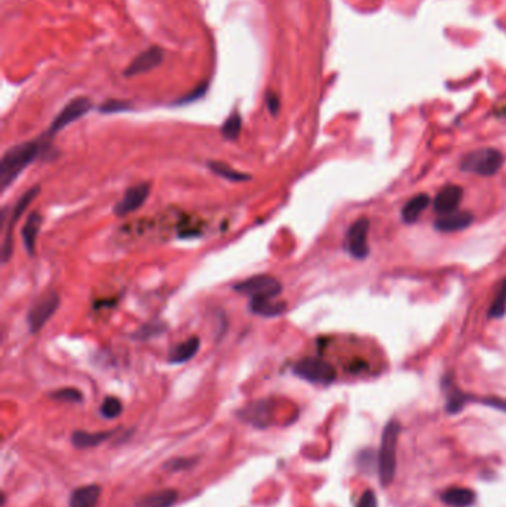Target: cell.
I'll list each match as a JSON object with an SVG mask.
<instances>
[{"label": "cell", "mask_w": 506, "mask_h": 507, "mask_svg": "<svg viewBox=\"0 0 506 507\" xmlns=\"http://www.w3.org/2000/svg\"><path fill=\"white\" fill-rule=\"evenodd\" d=\"M50 396L55 401H61V402H73V403H78V402H82L83 396L82 393L78 390V389H73V387H64V389H58L52 392Z\"/></svg>", "instance_id": "27"}, {"label": "cell", "mask_w": 506, "mask_h": 507, "mask_svg": "<svg viewBox=\"0 0 506 507\" xmlns=\"http://www.w3.org/2000/svg\"><path fill=\"white\" fill-rule=\"evenodd\" d=\"M207 89H208V82H202V83H199L198 87H196L192 92L186 93L184 97H182L180 100H177V101L174 102V104H180V106H183V104H189V102H193V101H196V100L202 98V97L205 95V92H207Z\"/></svg>", "instance_id": "30"}, {"label": "cell", "mask_w": 506, "mask_h": 507, "mask_svg": "<svg viewBox=\"0 0 506 507\" xmlns=\"http://www.w3.org/2000/svg\"><path fill=\"white\" fill-rule=\"evenodd\" d=\"M42 221L43 220H42L41 212L34 211L29 215V217H27V220L24 223L21 236H23L24 248H25L27 254H29L30 257L34 256L36 242H37V238H39V233H41V229H42Z\"/></svg>", "instance_id": "14"}, {"label": "cell", "mask_w": 506, "mask_h": 507, "mask_svg": "<svg viewBox=\"0 0 506 507\" xmlns=\"http://www.w3.org/2000/svg\"><path fill=\"white\" fill-rule=\"evenodd\" d=\"M150 194V184L140 183L137 185L129 187V189L122 196V199L115 205L113 212L118 217H125V215L135 212L146 203Z\"/></svg>", "instance_id": "10"}, {"label": "cell", "mask_w": 506, "mask_h": 507, "mask_svg": "<svg viewBox=\"0 0 506 507\" xmlns=\"http://www.w3.org/2000/svg\"><path fill=\"white\" fill-rule=\"evenodd\" d=\"M239 416L256 427H266L270 422V405L266 401H258L243 408Z\"/></svg>", "instance_id": "15"}, {"label": "cell", "mask_w": 506, "mask_h": 507, "mask_svg": "<svg viewBox=\"0 0 506 507\" xmlns=\"http://www.w3.org/2000/svg\"><path fill=\"white\" fill-rule=\"evenodd\" d=\"M100 412H101V416L107 420L118 418L122 414V402L115 396H109L102 401L101 407H100Z\"/></svg>", "instance_id": "26"}, {"label": "cell", "mask_w": 506, "mask_h": 507, "mask_svg": "<svg viewBox=\"0 0 506 507\" xmlns=\"http://www.w3.org/2000/svg\"><path fill=\"white\" fill-rule=\"evenodd\" d=\"M250 310L263 317H276L285 312L287 304L276 302V298H252L250 300Z\"/></svg>", "instance_id": "18"}, {"label": "cell", "mask_w": 506, "mask_h": 507, "mask_svg": "<svg viewBox=\"0 0 506 507\" xmlns=\"http://www.w3.org/2000/svg\"><path fill=\"white\" fill-rule=\"evenodd\" d=\"M111 435H113V431H96V433H89V431L76 430L72 435V442L79 449H87V448L98 447L100 444L104 442L106 439H109Z\"/></svg>", "instance_id": "21"}, {"label": "cell", "mask_w": 506, "mask_h": 507, "mask_svg": "<svg viewBox=\"0 0 506 507\" xmlns=\"http://www.w3.org/2000/svg\"><path fill=\"white\" fill-rule=\"evenodd\" d=\"M476 495L470 488L453 486L443 493L441 500L450 507H471L475 503Z\"/></svg>", "instance_id": "20"}, {"label": "cell", "mask_w": 506, "mask_h": 507, "mask_svg": "<svg viewBox=\"0 0 506 507\" xmlns=\"http://www.w3.org/2000/svg\"><path fill=\"white\" fill-rule=\"evenodd\" d=\"M164 56H165V51L162 48H159V46H152V48H148L147 51L137 55L135 60L128 65L124 74L126 78H133V76H138V74H143V73L153 70L162 64Z\"/></svg>", "instance_id": "11"}, {"label": "cell", "mask_w": 506, "mask_h": 507, "mask_svg": "<svg viewBox=\"0 0 506 507\" xmlns=\"http://www.w3.org/2000/svg\"><path fill=\"white\" fill-rule=\"evenodd\" d=\"M266 106H267V109H269L272 116H276L278 115V111L280 109V101H279V97L276 95L275 92H270L269 91L266 93Z\"/></svg>", "instance_id": "32"}, {"label": "cell", "mask_w": 506, "mask_h": 507, "mask_svg": "<svg viewBox=\"0 0 506 507\" xmlns=\"http://www.w3.org/2000/svg\"><path fill=\"white\" fill-rule=\"evenodd\" d=\"M179 500V493L171 488L148 493L135 503V507H171Z\"/></svg>", "instance_id": "17"}, {"label": "cell", "mask_w": 506, "mask_h": 507, "mask_svg": "<svg viewBox=\"0 0 506 507\" xmlns=\"http://www.w3.org/2000/svg\"><path fill=\"white\" fill-rule=\"evenodd\" d=\"M294 374L314 384H331L337 372L331 363L320 358H305L294 365Z\"/></svg>", "instance_id": "5"}, {"label": "cell", "mask_w": 506, "mask_h": 507, "mask_svg": "<svg viewBox=\"0 0 506 507\" xmlns=\"http://www.w3.org/2000/svg\"><path fill=\"white\" fill-rule=\"evenodd\" d=\"M241 129H242V117L238 111H233L232 115L224 120V124L221 126V135L229 141H236L241 135Z\"/></svg>", "instance_id": "24"}, {"label": "cell", "mask_w": 506, "mask_h": 507, "mask_svg": "<svg viewBox=\"0 0 506 507\" xmlns=\"http://www.w3.org/2000/svg\"><path fill=\"white\" fill-rule=\"evenodd\" d=\"M357 507H377V497L376 493L367 490L362 495L357 504Z\"/></svg>", "instance_id": "33"}, {"label": "cell", "mask_w": 506, "mask_h": 507, "mask_svg": "<svg viewBox=\"0 0 506 507\" xmlns=\"http://www.w3.org/2000/svg\"><path fill=\"white\" fill-rule=\"evenodd\" d=\"M101 495V486L91 484L76 488L70 495V507H97Z\"/></svg>", "instance_id": "16"}, {"label": "cell", "mask_w": 506, "mask_h": 507, "mask_svg": "<svg viewBox=\"0 0 506 507\" xmlns=\"http://www.w3.org/2000/svg\"><path fill=\"white\" fill-rule=\"evenodd\" d=\"M429 202H430L429 196L425 193H419L415 197H411V199L404 205V208H402L401 212L402 220L406 223H416L421 212L429 206Z\"/></svg>", "instance_id": "22"}, {"label": "cell", "mask_w": 506, "mask_h": 507, "mask_svg": "<svg viewBox=\"0 0 506 507\" xmlns=\"http://www.w3.org/2000/svg\"><path fill=\"white\" fill-rule=\"evenodd\" d=\"M368 230L370 221L368 218H360L355 221L346 234V249L352 257L362 260L368 256Z\"/></svg>", "instance_id": "9"}, {"label": "cell", "mask_w": 506, "mask_h": 507, "mask_svg": "<svg viewBox=\"0 0 506 507\" xmlns=\"http://www.w3.org/2000/svg\"><path fill=\"white\" fill-rule=\"evenodd\" d=\"M196 463H198V458H193V457H180V458H174V460H170V462L165 463V469H168V471L171 472H177V471H187V469H190L192 466H195Z\"/></svg>", "instance_id": "28"}, {"label": "cell", "mask_w": 506, "mask_h": 507, "mask_svg": "<svg viewBox=\"0 0 506 507\" xmlns=\"http://www.w3.org/2000/svg\"><path fill=\"white\" fill-rule=\"evenodd\" d=\"M462 196H463L462 187L454 185V184L446 185L444 189H441L438 192V194L435 196V199H434L435 212H438L439 215L454 212L456 208L459 206V203H461V201H462Z\"/></svg>", "instance_id": "12"}, {"label": "cell", "mask_w": 506, "mask_h": 507, "mask_svg": "<svg viewBox=\"0 0 506 507\" xmlns=\"http://www.w3.org/2000/svg\"><path fill=\"white\" fill-rule=\"evenodd\" d=\"M233 289L239 294L248 295L250 300L252 298H276L283 293V285L280 282L269 275H257L251 276L245 280L239 282V284L233 285Z\"/></svg>", "instance_id": "4"}, {"label": "cell", "mask_w": 506, "mask_h": 507, "mask_svg": "<svg viewBox=\"0 0 506 507\" xmlns=\"http://www.w3.org/2000/svg\"><path fill=\"white\" fill-rule=\"evenodd\" d=\"M131 109V104L128 101H124V100H109L106 102H102V104L100 106V113H107V115H110V113H120V111H126Z\"/></svg>", "instance_id": "29"}, {"label": "cell", "mask_w": 506, "mask_h": 507, "mask_svg": "<svg viewBox=\"0 0 506 507\" xmlns=\"http://www.w3.org/2000/svg\"><path fill=\"white\" fill-rule=\"evenodd\" d=\"M208 168L211 169L214 174H217L219 177L224 178V180H228V181L242 183V181L251 180V177L248 174H242V172L236 171V169H233L232 166L223 164V162H217V161L208 162Z\"/></svg>", "instance_id": "23"}, {"label": "cell", "mask_w": 506, "mask_h": 507, "mask_svg": "<svg viewBox=\"0 0 506 507\" xmlns=\"http://www.w3.org/2000/svg\"><path fill=\"white\" fill-rule=\"evenodd\" d=\"M92 109V101L87 97H78L73 98L70 102H67L58 115L52 120V124L50 126L48 135L54 137L60 131H63L65 126H69L73 122L79 120L80 117H83L85 115H88L89 110Z\"/></svg>", "instance_id": "8"}, {"label": "cell", "mask_w": 506, "mask_h": 507, "mask_svg": "<svg viewBox=\"0 0 506 507\" xmlns=\"http://www.w3.org/2000/svg\"><path fill=\"white\" fill-rule=\"evenodd\" d=\"M45 146L41 141H27L8 148L0 162V187L6 190L24 169L32 165Z\"/></svg>", "instance_id": "1"}, {"label": "cell", "mask_w": 506, "mask_h": 507, "mask_svg": "<svg viewBox=\"0 0 506 507\" xmlns=\"http://www.w3.org/2000/svg\"><path fill=\"white\" fill-rule=\"evenodd\" d=\"M39 192H41L39 185L32 187L30 190H27L20 197V199H18V202L14 206L11 217H9L8 224L5 227V236H3V242H2V262H3V264H6V262L11 260V257H12V249H14L12 234H14L15 224H16L18 220H20V217L24 214V211L27 210V206H29L36 199V196L39 194Z\"/></svg>", "instance_id": "6"}, {"label": "cell", "mask_w": 506, "mask_h": 507, "mask_svg": "<svg viewBox=\"0 0 506 507\" xmlns=\"http://www.w3.org/2000/svg\"><path fill=\"white\" fill-rule=\"evenodd\" d=\"M503 165V155L498 148L484 147L466 155L462 161V171L481 177H492Z\"/></svg>", "instance_id": "3"}, {"label": "cell", "mask_w": 506, "mask_h": 507, "mask_svg": "<svg viewBox=\"0 0 506 507\" xmlns=\"http://www.w3.org/2000/svg\"><path fill=\"white\" fill-rule=\"evenodd\" d=\"M164 331V325L162 324H147L143 325L140 330L134 334L135 338H140V340H144V338H150L155 337L156 334H161Z\"/></svg>", "instance_id": "31"}, {"label": "cell", "mask_w": 506, "mask_h": 507, "mask_svg": "<svg viewBox=\"0 0 506 507\" xmlns=\"http://www.w3.org/2000/svg\"><path fill=\"white\" fill-rule=\"evenodd\" d=\"M506 313V278L502 280L498 294H496L493 304L489 310L490 317H502Z\"/></svg>", "instance_id": "25"}, {"label": "cell", "mask_w": 506, "mask_h": 507, "mask_svg": "<svg viewBox=\"0 0 506 507\" xmlns=\"http://www.w3.org/2000/svg\"><path fill=\"white\" fill-rule=\"evenodd\" d=\"M201 341L198 337H190L186 341L177 344L174 349L168 354V362L170 363H184L187 361L193 359L196 353L199 352Z\"/></svg>", "instance_id": "19"}, {"label": "cell", "mask_w": 506, "mask_h": 507, "mask_svg": "<svg viewBox=\"0 0 506 507\" xmlns=\"http://www.w3.org/2000/svg\"><path fill=\"white\" fill-rule=\"evenodd\" d=\"M401 426L399 422L389 421L382 435V445L379 451V477L383 486L392 484L397 472V448Z\"/></svg>", "instance_id": "2"}, {"label": "cell", "mask_w": 506, "mask_h": 507, "mask_svg": "<svg viewBox=\"0 0 506 507\" xmlns=\"http://www.w3.org/2000/svg\"><path fill=\"white\" fill-rule=\"evenodd\" d=\"M474 221V215L465 211H454L446 215H441L435 223V227L439 232H459L470 227Z\"/></svg>", "instance_id": "13"}, {"label": "cell", "mask_w": 506, "mask_h": 507, "mask_svg": "<svg viewBox=\"0 0 506 507\" xmlns=\"http://www.w3.org/2000/svg\"><path fill=\"white\" fill-rule=\"evenodd\" d=\"M58 306L60 297L57 293H48L37 300L34 306L29 310V315H27V325H29L30 333H39L46 322L54 316V313L57 312Z\"/></svg>", "instance_id": "7"}]
</instances>
